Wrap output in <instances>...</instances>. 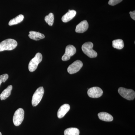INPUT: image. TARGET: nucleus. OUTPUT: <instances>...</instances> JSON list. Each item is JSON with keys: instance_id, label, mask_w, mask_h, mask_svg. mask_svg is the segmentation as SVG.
<instances>
[{"instance_id": "nucleus-11", "label": "nucleus", "mask_w": 135, "mask_h": 135, "mask_svg": "<svg viewBox=\"0 0 135 135\" xmlns=\"http://www.w3.org/2000/svg\"><path fill=\"white\" fill-rule=\"evenodd\" d=\"M70 105L68 104H64L60 107L57 112V117L59 119L63 118L70 110Z\"/></svg>"}, {"instance_id": "nucleus-13", "label": "nucleus", "mask_w": 135, "mask_h": 135, "mask_svg": "<svg viewBox=\"0 0 135 135\" xmlns=\"http://www.w3.org/2000/svg\"><path fill=\"white\" fill-rule=\"evenodd\" d=\"M29 37L34 40L38 41L45 38L44 35L38 32L31 31L29 32Z\"/></svg>"}, {"instance_id": "nucleus-22", "label": "nucleus", "mask_w": 135, "mask_h": 135, "mask_svg": "<svg viewBox=\"0 0 135 135\" xmlns=\"http://www.w3.org/2000/svg\"><path fill=\"white\" fill-rule=\"evenodd\" d=\"M129 14H130V16L131 17V18L134 20H135V11H134L132 12V11H130L129 12Z\"/></svg>"}, {"instance_id": "nucleus-8", "label": "nucleus", "mask_w": 135, "mask_h": 135, "mask_svg": "<svg viewBox=\"0 0 135 135\" xmlns=\"http://www.w3.org/2000/svg\"><path fill=\"white\" fill-rule=\"evenodd\" d=\"M76 52V49L74 46L68 45L66 47L65 53L62 57V60L65 61L70 60L71 57L75 55Z\"/></svg>"}, {"instance_id": "nucleus-23", "label": "nucleus", "mask_w": 135, "mask_h": 135, "mask_svg": "<svg viewBox=\"0 0 135 135\" xmlns=\"http://www.w3.org/2000/svg\"><path fill=\"white\" fill-rule=\"evenodd\" d=\"M0 135H2V133H1V132H0Z\"/></svg>"}, {"instance_id": "nucleus-2", "label": "nucleus", "mask_w": 135, "mask_h": 135, "mask_svg": "<svg viewBox=\"0 0 135 135\" xmlns=\"http://www.w3.org/2000/svg\"><path fill=\"white\" fill-rule=\"evenodd\" d=\"M94 44L91 42H88L82 45V50L83 53L90 58H95L97 56L96 51L93 50Z\"/></svg>"}, {"instance_id": "nucleus-16", "label": "nucleus", "mask_w": 135, "mask_h": 135, "mask_svg": "<svg viewBox=\"0 0 135 135\" xmlns=\"http://www.w3.org/2000/svg\"><path fill=\"white\" fill-rule=\"evenodd\" d=\"M24 17L23 15H20L17 16L16 17L13 19L10 20L9 22V25L12 26L14 25H17L21 23L23 20Z\"/></svg>"}, {"instance_id": "nucleus-17", "label": "nucleus", "mask_w": 135, "mask_h": 135, "mask_svg": "<svg viewBox=\"0 0 135 135\" xmlns=\"http://www.w3.org/2000/svg\"><path fill=\"white\" fill-rule=\"evenodd\" d=\"M112 46L114 48L120 50L123 48L124 46L123 41L121 39L114 40L112 41Z\"/></svg>"}, {"instance_id": "nucleus-10", "label": "nucleus", "mask_w": 135, "mask_h": 135, "mask_svg": "<svg viewBox=\"0 0 135 135\" xmlns=\"http://www.w3.org/2000/svg\"><path fill=\"white\" fill-rule=\"evenodd\" d=\"M89 27V24L86 20H83L76 26L75 32L78 33H83L87 31Z\"/></svg>"}, {"instance_id": "nucleus-1", "label": "nucleus", "mask_w": 135, "mask_h": 135, "mask_svg": "<svg viewBox=\"0 0 135 135\" xmlns=\"http://www.w3.org/2000/svg\"><path fill=\"white\" fill-rule=\"evenodd\" d=\"M17 42L12 39H6L0 43V52L5 50H12L16 48Z\"/></svg>"}, {"instance_id": "nucleus-7", "label": "nucleus", "mask_w": 135, "mask_h": 135, "mask_svg": "<svg viewBox=\"0 0 135 135\" xmlns=\"http://www.w3.org/2000/svg\"><path fill=\"white\" fill-rule=\"evenodd\" d=\"M83 66V64L81 61L80 60H76L68 68V72L71 74L76 73L80 70Z\"/></svg>"}, {"instance_id": "nucleus-14", "label": "nucleus", "mask_w": 135, "mask_h": 135, "mask_svg": "<svg viewBox=\"0 0 135 135\" xmlns=\"http://www.w3.org/2000/svg\"><path fill=\"white\" fill-rule=\"evenodd\" d=\"M99 118L101 120L105 122H111L113 120V118L110 114L102 112L98 114Z\"/></svg>"}, {"instance_id": "nucleus-15", "label": "nucleus", "mask_w": 135, "mask_h": 135, "mask_svg": "<svg viewBox=\"0 0 135 135\" xmlns=\"http://www.w3.org/2000/svg\"><path fill=\"white\" fill-rule=\"evenodd\" d=\"M12 89V85L8 86L7 88L4 90L0 95L1 100H5L10 95Z\"/></svg>"}, {"instance_id": "nucleus-3", "label": "nucleus", "mask_w": 135, "mask_h": 135, "mask_svg": "<svg viewBox=\"0 0 135 135\" xmlns=\"http://www.w3.org/2000/svg\"><path fill=\"white\" fill-rule=\"evenodd\" d=\"M42 56L41 53H36L34 57L29 62L28 68L29 71L31 72L34 71L37 69L38 65L41 62Z\"/></svg>"}, {"instance_id": "nucleus-21", "label": "nucleus", "mask_w": 135, "mask_h": 135, "mask_svg": "<svg viewBox=\"0 0 135 135\" xmlns=\"http://www.w3.org/2000/svg\"><path fill=\"white\" fill-rule=\"evenodd\" d=\"M123 0H109V4L112 6H114L121 2Z\"/></svg>"}, {"instance_id": "nucleus-12", "label": "nucleus", "mask_w": 135, "mask_h": 135, "mask_svg": "<svg viewBox=\"0 0 135 135\" xmlns=\"http://www.w3.org/2000/svg\"><path fill=\"white\" fill-rule=\"evenodd\" d=\"M77 12L74 10H68V12L64 15L62 18V20L63 22L66 23L73 19L76 16Z\"/></svg>"}, {"instance_id": "nucleus-6", "label": "nucleus", "mask_w": 135, "mask_h": 135, "mask_svg": "<svg viewBox=\"0 0 135 135\" xmlns=\"http://www.w3.org/2000/svg\"><path fill=\"white\" fill-rule=\"evenodd\" d=\"M25 112L22 108H19L15 112L13 118L14 125L18 126L21 125L24 118Z\"/></svg>"}, {"instance_id": "nucleus-20", "label": "nucleus", "mask_w": 135, "mask_h": 135, "mask_svg": "<svg viewBox=\"0 0 135 135\" xmlns=\"http://www.w3.org/2000/svg\"><path fill=\"white\" fill-rule=\"evenodd\" d=\"M8 75L7 74H3L0 75V86L2 82H5L8 78Z\"/></svg>"}, {"instance_id": "nucleus-18", "label": "nucleus", "mask_w": 135, "mask_h": 135, "mask_svg": "<svg viewBox=\"0 0 135 135\" xmlns=\"http://www.w3.org/2000/svg\"><path fill=\"white\" fill-rule=\"evenodd\" d=\"M79 130L76 128H68L64 131L65 135H79Z\"/></svg>"}, {"instance_id": "nucleus-4", "label": "nucleus", "mask_w": 135, "mask_h": 135, "mask_svg": "<svg viewBox=\"0 0 135 135\" xmlns=\"http://www.w3.org/2000/svg\"><path fill=\"white\" fill-rule=\"evenodd\" d=\"M44 89L42 87L38 88L33 95L32 100V105L33 107L37 106L40 102L44 94Z\"/></svg>"}, {"instance_id": "nucleus-5", "label": "nucleus", "mask_w": 135, "mask_h": 135, "mask_svg": "<svg viewBox=\"0 0 135 135\" xmlns=\"http://www.w3.org/2000/svg\"><path fill=\"white\" fill-rule=\"evenodd\" d=\"M118 92L122 97L128 100H133L135 98V92L133 90L120 87L118 89Z\"/></svg>"}, {"instance_id": "nucleus-19", "label": "nucleus", "mask_w": 135, "mask_h": 135, "mask_svg": "<svg viewBox=\"0 0 135 135\" xmlns=\"http://www.w3.org/2000/svg\"><path fill=\"white\" fill-rule=\"evenodd\" d=\"M45 21L50 26H52L54 23V16L53 13H50L45 17Z\"/></svg>"}, {"instance_id": "nucleus-9", "label": "nucleus", "mask_w": 135, "mask_h": 135, "mask_svg": "<svg viewBox=\"0 0 135 135\" xmlns=\"http://www.w3.org/2000/svg\"><path fill=\"white\" fill-rule=\"evenodd\" d=\"M103 90L98 87L90 88L88 91V95L92 98H98L103 95Z\"/></svg>"}]
</instances>
